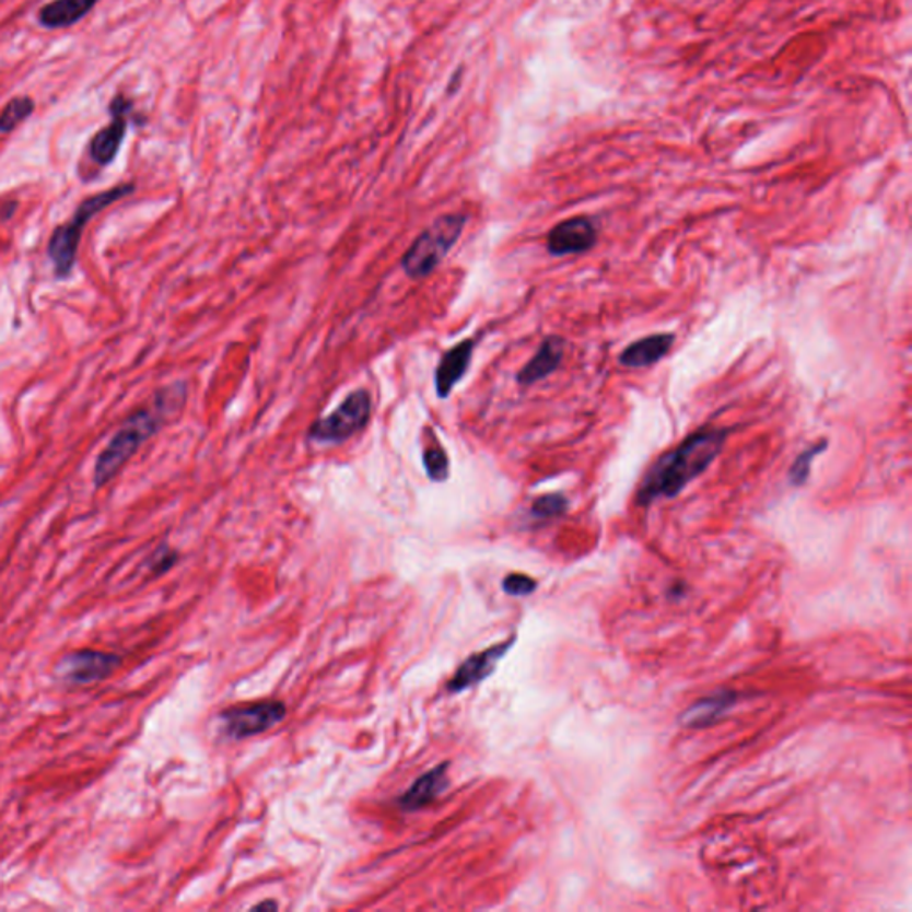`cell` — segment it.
I'll use <instances>...</instances> for the list:
<instances>
[{
	"label": "cell",
	"mask_w": 912,
	"mask_h": 912,
	"mask_svg": "<svg viewBox=\"0 0 912 912\" xmlns=\"http://www.w3.org/2000/svg\"><path fill=\"white\" fill-rule=\"evenodd\" d=\"M727 441V430L704 428L659 456L640 483L639 504L668 500L681 494L693 480L710 469Z\"/></svg>",
	"instance_id": "6da1fadb"
},
{
	"label": "cell",
	"mask_w": 912,
	"mask_h": 912,
	"mask_svg": "<svg viewBox=\"0 0 912 912\" xmlns=\"http://www.w3.org/2000/svg\"><path fill=\"white\" fill-rule=\"evenodd\" d=\"M186 396H188L186 384L177 382L166 389L159 390L152 404L127 419L124 426L115 433V437L110 439L106 449L96 458L95 475H93L96 489L107 486L126 467L127 461L140 452L144 442L154 437L155 433L168 423V419L174 418L175 413L183 409Z\"/></svg>",
	"instance_id": "7a4b0ae2"
},
{
	"label": "cell",
	"mask_w": 912,
	"mask_h": 912,
	"mask_svg": "<svg viewBox=\"0 0 912 912\" xmlns=\"http://www.w3.org/2000/svg\"><path fill=\"white\" fill-rule=\"evenodd\" d=\"M135 191V184H120L106 191L96 192L79 203L73 212L72 220L54 229L52 236L48 241V257L52 260L54 273L58 279H67L72 273L75 260H78L79 243H81L82 229L87 225L95 214L104 211L110 203L118 202L121 198Z\"/></svg>",
	"instance_id": "3957f363"
},
{
	"label": "cell",
	"mask_w": 912,
	"mask_h": 912,
	"mask_svg": "<svg viewBox=\"0 0 912 912\" xmlns=\"http://www.w3.org/2000/svg\"><path fill=\"white\" fill-rule=\"evenodd\" d=\"M466 226L464 214H444L419 234L401 257V266L410 279H426L446 259Z\"/></svg>",
	"instance_id": "277c9868"
},
{
	"label": "cell",
	"mask_w": 912,
	"mask_h": 912,
	"mask_svg": "<svg viewBox=\"0 0 912 912\" xmlns=\"http://www.w3.org/2000/svg\"><path fill=\"white\" fill-rule=\"evenodd\" d=\"M373 401L367 390L359 389L344 398L327 418L317 419L316 423L308 430V437L327 444H339L348 441L356 433L364 430L370 423Z\"/></svg>",
	"instance_id": "5b68a950"
},
{
	"label": "cell",
	"mask_w": 912,
	"mask_h": 912,
	"mask_svg": "<svg viewBox=\"0 0 912 912\" xmlns=\"http://www.w3.org/2000/svg\"><path fill=\"white\" fill-rule=\"evenodd\" d=\"M132 102L118 93L109 104L110 121L104 129L98 130L90 141L87 154L98 166H109L120 152L129 130V116Z\"/></svg>",
	"instance_id": "8992f818"
},
{
	"label": "cell",
	"mask_w": 912,
	"mask_h": 912,
	"mask_svg": "<svg viewBox=\"0 0 912 912\" xmlns=\"http://www.w3.org/2000/svg\"><path fill=\"white\" fill-rule=\"evenodd\" d=\"M120 656L96 648H81L68 653L58 665V674L73 685H92L104 681L120 667Z\"/></svg>",
	"instance_id": "52a82bcc"
},
{
	"label": "cell",
	"mask_w": 912,
	"mask_h": 912,
	"mask_svg": "<svg viewBox=\"0 0 912 912\" xmlns=\"http://www.w3.org/2000/svg\"><path fill=\"white\" fill-rule=\"evenodd\" d=\"M285 716V706L279 701L255 702L248 706L223 711L225 730L232 738H248L260 735L280 724Z\"/></svg>",
	"instance_id": "ba28073f"
},
{
	"label": "cell",
	"mask_w": 912,
	"mask_h": 912,
	"mask_svg": "<svg viewBox=\"0 0 912 912\" xmlns=\"http://www.w3.org/2000/svg\"><path fill=\"white\" fill-rule=\"evenodd\" d=\"M597 243V229L594 221L585 217L571 218L558 223L548 236V250L551 255L583 254Z\"/></svg>",
	"instance_id": "9c48e42d"
},
{
	"label": "cell",
	"mask_w": 912,
	"mask_h": 912,
	"mask_svg": "<svg viewBox=\"0 0 912 912\" xmlns=\"http://www.w3.org/2000/svg\"><path fill=\"white\" fill-rule=\"evenodd\" d=\"M512 645H514V640H508L504 644L494 645V647L487 648V651L472 654L471 658L467 659L456 670L452 681L447 682V690L453 693L464 692L467 688L486 681L487 677L494 673L495 665L500 663L504 654L508 653Z\"/></svg>",
	"instance_id": "30bf717a"
},
{
	"label": "cell",
	"mask_w": 912,
	"mask_h": 912,
	"mask_svg": "<svg viewBox=\"0 0 912 912\" xmlns=\"http://www.w3.org/2000/svg\"><path fill=\"white\" fill-rule=\"evenodd\" d=\"M475 353V339L458 342L452 350H447L439 362L435 371V389L439 398H447L456 384L464 378Z\"/></svg>",
	"instance_id": "8fae6325"
},
{
	"label": "cell",
	"mask_w": 912,
	"mask_h": 912,
	"mask_svg": "<svg viewBox=\"0 0 912 912\" xmlns=\"http://www.w3.org/2000/svg\"><path fill=\"white\" fill-rule=\"evenodd\" d=\"M101 0H50L38 11L45 30H68L86 19Z\"/></svg>",
	"instance_id": "7c38bea8"
},
{
	"label": "cell",
	"mask_w": 912,
	"mask_h": 912,
	"mask_svg": "<svg viewBox=\"0 0 912 912\" xmlns=\"http://www.w3.org/2000/svg\"><path fill=\"white\" fill-rule=\"evenodd\" d=\"M674 341H676L674 334H654V336L640 339L620 353V364L633 367V370L658 364L670 353Z\"/></svg>",
	"instance_id": "4fadbf2b"
},
{
	"label": "cell",
	"mask_w": 912,
	"mask_h": 912,
	"mask_svg": "<svg viewBox=\"0 0 912 912\" xmlns=\"http://www.w3.org/2000/svg\"><path fill=\"white\" fill-rule=\"evenodd\" d=\"M563 347L565 342L560 337H548L538 348L537 355L517 373V382L521 385H534L554 373L562 364Z\"/></svg>",
	"instance_id": "5bb4252c"
},
{
	"label": "cell",
	"mask_w": 912,
	"mask_h": 912,
	"mask_svg": "<svg viewBox=\"0 0 912 912\" xmlns=\"http://www.w3.org/2000/svg\"><path fill=\"white\" fill-rule=\"evenodd\" d=\"M446 769L447 764L444 763L437 769L424 773L423 777H419L409 792L399 798L401 809L410 812L418 811V809H423L424 806L433 803L447 787Z\"/></svg>",
	"instance_id": "9a60e30c"
},
{
	"label": "cell",
	"mask_w": 912,
	"mask_h": 912,
	"mask_svg": "<svg viewBox=\"0 0 912 912\" xmlns=\"http://www.w3.org/2000/svg\"><path fill=\"white\" fill-rule=\"evenodd\" d=\"M733 702H735V695H730V693L724 692L718 693V695L708 697L704 701L695 702L690 710L685 711L681 722L685 725H690V727L711 724L724 711L729 710Z\"/></svg>",
	"instance_id": "2e32d148"
},
{
	"label": "cell",
	"mask_w": 912,
	"mask_h": 912,
	"mask_svg": "<svg viewBox=\"0 0 912 912\" xmlns=\"http://www.w3.org/2000/svg\"><path fill=\"white\" fill-rule=\"evenodd\" d=\"M36 110V102L33 96L19 95L13 96L4 109L0 110V132L10 135L16 127L22 126L25 120H30Z\"/></svg>",
	"instance_id": "e0dca14e"
},
{
	"label": "cell",
	"mask_w": 912,
	"mask_h": 912,
	"mask_svg": "<svg viewBox=\"0 0 912 912\" xmlns=\"http://www.w3.org/2000/svg\"><path fill=\"white\" fill-rule=\"evenodd\" d=\"M827 446H829V442L823 439V441L818 442L815 446L807 447L806 452L800 453V455L795 458L792 469H790V481H792L793 486L800 487L806 483L807 478L811 475L812 460H815L820 453L826 452Z\"/></svg>",
	"instance_id": "ac0fdd59"
},
{
	"label": "cell",
	"mask_w": 912,
	"mask_h": 912,
	"mask_svg": "<svg viewBox=\"0 0 912 912\" xmlns=\"http://www.w3.org/2000/svg\"><path fill=\"white\" fill-rule=\"evenodd\" d=\"M424 469H426L430 480L446 481L449 478V458L441 444L437 446L428 447L423 455Z\"/></svg>",
	"instance_id": "d6986e66"
},
{
	"label": "cell",
	"mask_w": 912,
	"mask_h": 912,
	"mask_svg": "<svg viewBox=\"0 0 912 912\" xmlns=\"http://www.w3.org/2000/svg\"><path fill=\"white\" fill-rule=\"evenodd\" d=\"M566 506H569V501H566L565 495H542V498H538V500L535 501L534 506H531V514H534L535 517H538V519H551V517L562 515L563 512H565Z\"/></svg>",
	"instance_id": "ffe728a7"
},
{
	"label": "cell",
	"mask_w": 912,
	"mask_h": 912,
	"mask_svg": "<svg viewBox=\"0 0 912 912\" xmlns=\"http://www.w3.org/2000/svg\"><path fill=\"white\" fill-rule=\"evenodd\" d=\"M503 588L508 596L526 597L534 594L537 582L526 574H510L508 577H504Z\"/></svg>",
	"instance_id": "44dd1931"
},
{
	"label": "cell",
	"mask_w": 912,
	"mask_h": 912,
	"mask_svg": "<svg viewBox=\"0 0 912 912\" xmlns=\"http://www.w3.org/2000/svg\"><path fill=\"white\" fill-rule=\"evenodd\" d=\"M175 563H177V552L169 549L168 546H161L150 558L149 566L152 574L161 576L164 572H168Z\"/></svg>",
	"instance_id": "7402d4cb"
},
{
	"label": "cell",
	"mask_w": 912,
	"mask_h": 912,
	"mask_svg": "<svg viewBox=\"0 0 912 912\" xmlns=\"http://www.w3.org/2000/svg\"><path fill=\"white\" fill-rule=\"evenodd\" d=\"M255 909H277V903L269 902V903H259Z\"/></svg>",
	"instance_id": "603a6c76"
}]
</instances>
